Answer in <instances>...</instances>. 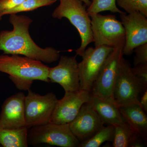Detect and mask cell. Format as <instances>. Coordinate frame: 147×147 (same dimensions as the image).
I'll return each instance as SVG.
<instances>
[{"mask_svg":"<svg viewBox=\"0 0 147 147\" xmlns=\"http://www.w3.org/2000/svg\"><path fill=\"white\" fill-rule=\"evenodd\" d=\"M9 21L13 30L0 32V50L4 54L23 55L47 63L59 60L60 51L53 47L41 48L32 39L29 29L33 20L29 16L10 14Z\"/></svg>","mask_w":147,"mask_h":147,"instance_id":"obj_1","label":"cell"},{"mask_svg":"<svg viewBox=\"0 0 147 147\" xmlns=\"http://www.w3.org/2000/svg\"><path fill=\"white\" fill-rule=\"evenodd\" d=\"M49 67L40 61L17 55H0V72L9 75L18 89L28 90L34 81L49 83Z\"/></svg>","mask_w":147,"mask_h":147,"instance_id":"obj_2","label":"cell"},{"mask_svg":"<svg viewBox=\"0 0 147 147\" xmlns=\"http://www.w3.org/2000/svg\"><path fill=\"white\" fill-rule=\"evenodd\" d=\"M59 5L52 13L53 18L68 19L77 30L81 39L80 47L75 50L76 55L82 57L88 45L94 42L91 18L86 6L81 0H59Z\"/></svg>","mask_w":147,"mask_h":147,"instance_id":"obj_3","label":"cell"},{"mask_svg":"<svg viewBox=\"0 0 147 147\" xmlns=\"http://www.w3.org/2000/svg\"><path fill=\"white\" fill-rule=\"evenodd\" d=\"M28 144H47L61 147H79L80 142L74 135L69 125L49 122L28 129Z\"/></svg>","mask_w":147,"mask_h":147,"instance_id":"obj_4","label":"cell"},{"mask_svg":"<svg viewBox=\"0 0 147 147\" xmlns=\"http://www.w3.org/2000/svg\"><path fill=\"white\" fill-rule=\"evenodd\" d=\"M125 42L113 47L94 83L91 91V94L117 105L113 92L120 65L123 58Z\"/></svg>","mask_w":147,"mask_h":147,"instance_id":"obj_5","label":"cell"},{"mask_svg":"<svg viewBox=\"0 0 147 147\" xmlns=\"http://www.w3.org/2000/svg\"><path fill=\"white\" fill-rule=\"evenodd\" d=\"M90 16L95 47L105 45L114 47L125 41L124 28L115 15L98 13Z\"/></svg>","mask_w":147,"mask_h":147,"instance_id":"obj_6","label":"cell"},{"mask_svg":"<svg viewBox=\"0 0 147 147\" xmlns=\"http://www.w3.org/2000/svg\"><path fill=\"white\" fill-rule=\"evenodd\" d=\"M147 89L132 73L128 61L123 58L113 92L114 99L119 107L133 104L141 106L139 95Z\"/></svg>","mask_w":147,"mask_h":147,"instance_id":"obj_7","label":"cell"},{"mask_svg":"<svg viewBox=\"0 0 147 147\" xmlns=\"http://www.w3.org/2000/svg\"><path fill=\"white\" fill-rule=\"evenodd\" d=\"M25 96V118L28 128L49 122L59 99L53 92L41 95L28 90Z\"/></svg>","mask_w":147,"mask_h":147,"instance_id":"obj_8","label":"cell"},{"mask_svg":"<svg viewBox=\"0 0 147 147\" xmlns=\"http://www.w3.org/2000/svg\"><path fill=\"white\" fill-rule=\"evenodd\" d=\"M113 50V47L105 45L86 49L82 60L79 63L80 90L91 92L94 83Z\"/></svg>","mask_w":147,"mask_h":147,"instance_id":"obj_9","label":"cell"},{"mask_svg":"<svg viewBox=\"0 0 147 147\" xmlns=\"http://www.w3.org/2000/svg\"><path fill=\"white\" fill-rule=\"evenodd\" d=\"M119 16L125 31L123 55H131L136 47L147 43V17L138 11Z\"/></svg>","mask_w":147,"mask_h":147,"instance_id":"obj_10","label":"cell"},{"mask_svg":"<svg viewBox=\"0 0 147 147\" xmlns=\"http://www.w3.org/2000/svg\"><path fill=\"white\" fill-rule=\"evenodd\" d=\"M76 56H61L57 66L49 68L48 78L50 82L57 83L65 92L80 90L79 63Z\"/></svg>","mask_w":147,"mask_h":147,"instance_id":"obj_11","label":"cell"},{"mask_svg":"<svg viewBox=\"0 0 147 147\" xmlns=\"http://www.w3.org/2000/svg\"><path fill=\"white\" fill-rule=\"evenodd\" d=\"M90 92L80 90L65 92L63 98L58 100L50 122L57 124L70 123L75 119L82 105L90 100Z\"/></svg>","mask_w":147,"mask_h":147,"instance_id":"obj_12","label":"cell"},{"mask_svg":"<svg viewBox=\"0 0 147 147\" xmlns=\"http://www.w3.org/2000/svg\"><path fill=\"white\" fill-rule=\"evenodd\" d=\"M104 124L89 102L82 105L76 117L69 125L71 132L81 143L92 137Z\"/></svg>","mask_w":147,"mask_h":147,"instance_id":"obj_13","label":"cell"},{"mask_svg":"<svg viewBox=\"0 0 147 147\" xmlns=\"http://www.w3.org/2000/svg\"><path fill=\"white\" fill-rule=\"evenodd\" d=\"M25 96L24 93L19 92L4 101L0 113V127L9 129L28 127L25 118Z\"/></svg>","mask_w":147,"mask_h":147,"instance_id":"obj_14","label":"cell"},{"mask_svg":"<svg viewBox=\"0 0 147 147\" xmlns=\"http://www.w3.org/2000/svg\"><path fill=\"white\" fill-rule=\"evenodd\" d=\"M120 112L124 120L135 133L146 142L147 139V117L140 105L133 104L119 107Z\"/></svg>","mask_w":147,"mask_h":147,"instance_id":"obj_15","label":"cell"},{"mask_svg":"<svg viewBox=\"0 0 147 147\" xmlns=\"http://www.w3.org/2000/svg\"><path fill=\"white\" fill-rule=\"evenodd\" d=\"M89 102L104 123L115 125L125 121L117 104L92 94Z\"/></svg>","mask_w":147,"mask_h":147,"instance_id":"obj_16","label":"cell"},{"mask_svg":"<svg viewBox=\"0 0 147 147\" xmlns=\"http://www.w3.org/2000/svg\"><path fill=\"white\" fill-rule=\"evenodd\" d=\"M28 128L9 129L0 127V145L3 147H28Z\"/></svg>","mask_w":147,"mask_h":147,"instance_id":"obj_17","label":"cell"},{"mask_svg":"<svg viewBox=\"0 0 147 147\" xmlns=\"http://www.w3.org/2000/svg\"><path fill=\"white\" fill-rule=\"evenodd\" d=\"M115 126L108 125L103 126L92 137L80 143L79 147H99L106 142H112L114 139Z\"/></svg>","mask_w":147,"mask_h":147,"instance_id":"obj_18","label":"cell"},{"mask_svg":"<svg viewBox=\"0 0 147 147\" xmlns=\"http://www.w3.org/2000/svg\"><path fill=\"white\" fill-rule=\"evenodd\" d=\"M115 126L113 142V147H129V142L134 131L126 122L117 124Z\"/></svg>","mask_w":147,"mask_h":147,"instance_id":"obj_19","label":"cell"},{"mask_svg":"<svg viewBox=\"0 0 147 147\" xmlns=\"http://www.w3.org/2000/svg\"><path fill=\"white\" fill-rule=\"evenodd\" d=\"M90 4L87 7L89 15L98 13L105 11L122 14L125 13L117 7L116 0H90Z\"/></svg>","mask_w":147,"mask_h":147,"instance_id":"obj_20","label":"cell"},{"mask_svg":"<svg viewBox=\"0 0 147 147\" xmlns=\"http://www.w3.org/2000/svg\"><path fill=\"white\" fill-rule=\"evenodd\" d=\"M57 0H26L15 7L5 11L3 16L7 14H16L19 12L31 11L36 9L50 5Z\"/></svg>","mask_w":147,"mask_h":147,"instance_id":"obj_21","label":"cell"},{"mask_svg":"<svg viewBox=\"0 0 147 147\" xmlns=\"http://www.w3.org/2000/svg\"><path fill=\"white\" fill-rule=\"evenodd\" d=\"M116 4L127 13L138 11L147 17V0H116Z\"/></svg>","mask_w":147,"mask_h":147,"instance_id":"obj_22","label":"cell"},{"mask_svg":"<svg viewBox=\"0 0 147 147\" xmlns=\"http://www.w3.org/2000/svg\"><path fill=\"white\" fill-rule=\"evenodd\" d=\"M134 76L145 87L147 88V63L139 64L131 67Z\"/></svg>","mask_w":147,"mask_h":147,"instance_id":"obj_23","label":"cell"},{"mask_svg":"<svg viewBox=\"0 0 147 147\" xmlns=\"http://www.w3.org/2000/svg\"><path fill=\"white\" fill-rule=\"evenodd\" d=\"M135 53L134 59V65L139 64L147 63V43H144L134 49Z\"/></svg>","mask_w":147,"mask_h":147,"instance_id":"obj_24","label":"cell"},{"mask_svg":"<svg viewBox=\"0 0 147 147\" xmlns=\"http://www.w3.org/2000/svg\"><path fill=\"white\" fill-rule=\"evenodd\" d=\"M26 0H0V16L7 11L15 7Z\"/></svg>","mask_w":147,"mask_h":147,"instance_id":"obj_25","label":"cell"},{"mask_svg":"<svg viewBox=\"0 0 147 147\" xmlns=\"http://www.w3.org/2000/svg\"><path fill=\"white\" fill-rule=\"evenodd\" d=\"M145 142L142 137L134 132L131 137L129 147H143L145 145Z\"/></svg>","mask_w":147,"mask_h":147,"instance_id":"obj_26","label":"cell"},{"mask_svg":"<svg viewBox=\"0 0 147 147\" xmlns=\"http://www.w3.org/2000/svg\"><path fill=\"white\" fill-rule=\"evenodd\" d=\"M141 99L140 100V105L145 113H147V89L143 92Z\"/></svg>","mask_w":147,"mask_h":147,"instance_id":"obj_27","label":"cell"},{"mask_svg":"<svg viewBox=\"0 0 147 147\" xmlns=\"http://www.w3.org/2000/svg\"><path fill=\"white\" fill-rule=\"evenodd\" d=\"M83 3L87 7H88L90 4V0H81Z\"/></svg>","mask_w":147,"mask_h":147,"instance_id":"obj_28","label":"cell"},{"mask_svg":"<svg viewBox=\"0 0 147 147\" xmlns=\"http://www.w3.org/2000/svg\"><path fill=\"white\" fill-rule=\"evenodd\" d=\"M2 18V17H1V16H0V22H1V21Z\"/></svg>","mask_w":147,"mask_h":147,"instance_id":"obj_29","label":"cell"}]
</instances>
